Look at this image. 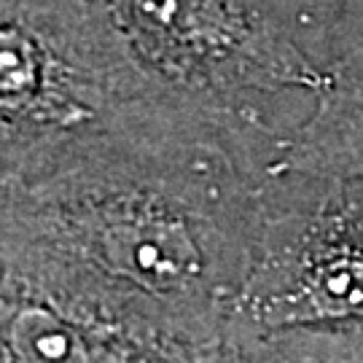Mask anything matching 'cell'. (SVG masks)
Segmentation results:
<instances>
[{"mask_svg":"<svg viewBox=\"0 0 363 363\" xmlns=\"http://www.w3.org/2000/svg\"><path fill=\"white\" fill-rule=\"evenodd\" d=\"M256 111L172 89L127 105L0 186V291L140 339H213L269 213Z\"/></svg>","mask_w":363,"mask_h":363,"instance_id":"cell-1","label":"cell"},{"mask_svg":"<svg viewBox=\"0 0 363 363\" xmlns=\"http://www.w3.org/2000/svg\"><path fill=\"white\" fill-rule=\"evenodd\" d=\"M164 89L108 0H0V186Z\"/></svg>","mask_w":363,"mask_h":363,"instance_id":"cell-2","label":"cell"},{"mask_svg":"<svg viewBox=\"0 0 363 363\" xmlns=\"http://www.w3.org/2000/svg\"><path fill=\"white\" fill-rule=\"evenodd\" d=\"M108 9L138 62L202 103L253 111V94H318L325 84L267 0H108Z\"/></svg>","mask_w":363,"mask_h":363,"instance_id":"cell-3","label":"cell"},{"mask_svg":"<svg viewBox=\"0 0 363 363\" xmlns=\"http://www.w3.org/2000/svg\"><path fill=\"white\" fill-rule=\"evenodd\" d=\"M363 325V205L328 186L310 208L267 213L226 334Z\"/></svg>","mask_w":363,"mask_h":363,"instance_id":"cell-4","label":"cell"},{"mask_svg":"<svg viewBox=\"0 0 363 363\" xmlns=\"http://www.w3.org/2000/svg\"><path fill=\"white\" fill-rule=\"evenodd\" d=\"M272 175H298L325 186L363 183V49L325 70L312 116L280 143Z\"/></svg>","mask_w":363,"mask_h":363,"instance_id":"cell-5","label":"cell"},{"mask_svg":"<svg viewBox=\"0 0 363 363\" xmlns=\"http://www.w3.org/2000/svg\"><path fill=\"white\" fill-rule=\"evenodd\" d=\"M143 347L116 325L0 291V363H135Z\"/></svg>","mask_w":363,"mask_h":363,"instance_id":"cell-6","label":"cell"},{"mask_svg":"<svg viewBox=\"0 0 363 363\" xmlns=\"http://www.w3.org/2000/svg\"><path fill=\"white\" fill-rule=\"evenodd\" d=\"M226 339L237 363H363V325H288Z\"/></svg>","mask_w":363,"mask_h":363,"instance_id":"cell-7","label":"cell"},{"mask_svg":"<svg viewBox=\"0 0 363 363\" xmlns=\"http://www.w3.org/2000/svg\"><path fill=\"white\" fill-rule=\"evenodd\" d=\"M135 363H237L232 342L223 337L213 339H159L148 342L138 352Z\"/></svg>","mask_w":363,"mask_h":363,"instance_id":"cell-8","label":"cell"}]
</instances>
